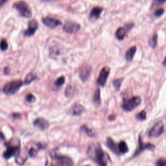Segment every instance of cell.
Here are the masks:
<instances>
[{"label": "cell", "instance_id": "cell-22", "mask_svg": "<svg viewBox=\"0 0 166 166\" xmlns=\"http://www.w3.org/2000/svg\"><path fill=\"white\" fill-rule=\"evenodd\" d=\"M158 44V35L154 34L149 40V45L152 49H155Z\"/></svg>", "mask_w": 166, "mask_h": 166}, {"label": "cell", "instance_id": "cell-29", "mask_svg": "<svg viewBox=\"0 0 166 166\" xmlns=\"http://www.w3.org/2000/svg\"><path fill=\"white\" fill-rule=\"evenodd\" d=\"M64 82H65V77L64 76H61L57 79L55 84L57 86H61L64 84Z\"/></svg>", "mask_w": 166, "mask_h": 166}, {"label": "cell", "instance_id": "cell-1", "mask_svg": "<svg viewBox=\"0 0 166 166\" xmlns=\"http://www.w3.org/2000/svg\"><path fill=\"white\" fill-rule=\"evenodd\" d=\"M88 157L99 166H106L108 164L107 155L104 152L99 144H93L88 147L87 150Z\"/></svg>", "mask_w": 166, "mask_h": 166}, {"label": "cell", "instance_id": "cell-36", "mask_svg": "<svg viewBox=\"0 0 166 166\" xmlns=\"http://www.w3.org/2000/svg\"><path fill=\"white\" fill-rule=\"evenodd\" d=\"M162 65H163L164 66H165V67L166 68V57H165V58H164V61L162 62Z\"/></svg>", "mask_w": 166, "mask_h": 166}, {"label": "cell", "instance_id": "cell-15", "mask_svg": "<svg viewBox=\"0 0 166 166\" xmlns=\"http://www.w3.org/2000/svg\"><path fill=\"white\" fill-rule=\"evenodd\" d=\"M85 112V109L84 106L82 105L78 104V103H75L74 104L72 107L70 109V114H72V115L74 116H79L81 115L82 113H84Z\"/></svg>", "mask_w": 166, "mask_h": 166}, {"label": "cell", "instance_id": "cell-6", "mask_svg": "<svg viewBox=\"0 0 166 166\" xmlns=\"http://www.w3.org/2000/svg\"><path fill=\"white\" fill-rule=\"evenodd\" d=\"M141 99L139 96H134L130 99L124 100L122 105L123 109L126 112H130L134 110L140 105Z\"/></svg>", "mask_w": 166, "mask_h": 166}, {"label": "cell", "instance_id": "cell-30", "mask_svg": "<svg viewBox=\"0 0 166 166\" xmlns=\"http://www.w3.org/2000/svg\"><path fill=\"white\" fill-rule=\"evenodd\" d=\"M0 48L2 51H5L8 48V43L6 40L3 39L0 42Z\"/></svg>", "mask_w": 166, "mask_h": 166}, {"label": "cell", "instance_id": "cell-35", "mask_svg": "<svg viewBox=\"0 0 166 166\" xmlns=\"http://www.w3.org/2000/svg\"><path fill=\"white\" fill-rule=\"evenodd\" d=\"M8 1V0H0V8H1L2 6Z\"/></svg>", "mask_w": 166, "mask_h": 166}, {"label": "cell", "instance_id": "cell-21", "mask_svg": "<svg viewBox=\"0 0 166 166\" xmlns=\"http://www.w3.org/2000/svg\"><path fill=\"white\" fill-rule=\"evenodd\" d=\"M93 101L94 104L96 106H99L101 103V93H100V90L99 88L97 89L93 95Z\"/></svg>", "mask_w": 166, "mask_h": 166}, {"label": "cell", "instance_id": "cell-31", "mask_svg": "<svg viewBox=\"0 0 166 166\" xmlns=\"http://www.w3.org/2000/svg\"><path fill=\"white\" fill-rule=\"evenodd\" d=\"M156 166H166V159L164 158L158 159L156 163Z\"/></svg>", "mask_w": 166, "mask_h": 166}, {"label": "cell", "instance_id": "cell-25", "mask_svg": "<svg viewBox=\"0 0 166 166\" xmlns=\"http://www.w3.org/2000/svg\"><path fill=\"white\" fill-rule=\"evenodd\" d=\"M37 79L36 75H34L33 73H30L27 75L25 79V84L26 85H29L30 83H31L33 81H34L35 79Z\"/></svg>", "mask_w": 166, "mask_h": 166}, {"label": "cell", "instance_id": "cell-37", "mask_svg": "<svg viewBox=\"0 0 166 166\" xmlns=\"http://www.w3.org/2000/svg\"><path fill=\"white\" fill-rule=\"evenodd\" d=\"M45 1H55V0H45Z\"/></svg>", "mask_w": 166, "mask_h": 166}, {"label": "cell", "instance_id": "cell-9", "mask_svg": "<svg viewBox=\"0 0 166 166\" xmlns=\"http://www.w3.org/2000/svg\"><path fill=\"white\" fill-rule=\"evenodd\" d=\"M81 29V26L79 23L72 21H68L63 27V30L68 33L73 34L77 33Z\"/></svg>", "mask_w": 166, "mask_h": 166}, {"label": "cell", "instance_id": "cell-16", "mask_svg": "<svg viewBox=\"0 0 166 166\" xmlns=\"http://www.w3.org/2000/svg\"><path fill=\"white\" fill-rule=\"evenodd\" d=\"M106 145H107L108 147L111 150V151L113 152L117 155H120L119 150H118L117 145L115 143L114 141L111 138H107V140H106Z\"/></svg>", "mask_w": 166, "mask_h": 166}, {"label": "cell", "instance_id": "cell-4", "mask_svg": "<svg viewBox=\"0 0 166 166\" xmlns=\"http://www.w3.org/2000/svg\"><path fill=\"white\" fill-rule=\"evenodd\" d=\"M13 7L19 14L24 18H31L32 16V10L29 5L24 1H19L13 5Z\"/></svg>", "mask_w": 166, "mask_h": 166}, {"label": "cell", "instance_id": "cell-13", "mask_svg": "<svg viewBox=\"0 0 166 166\" xmlns=\"http://www.w3.org/2000/svg\"><path fill=\"white\" fill-rule=\"evenodd\" d=\"M38 27V22L34 20H31L29 22L27 29L24 33L25 36L27 37L33 36V35L35 33V32L37 31Z\"/></svg>", "mask_w": 166, "mask_h": 166}, {"label": "cell", "instance_id": "cell-24", "mask_svg": "<svg viewBox=\"0 0 166 166\" xmlns=\"http://www.w3.org/2000/svg\"><path fill=\"white\" fill-rule=\"evenodd\" d=\"M42 147V146L41 145H38V147L37 148H35V147H31L30 149H29L28 151V155L29 156L31 157H34L35 156H36L37 155V153L38 152V150L40 149H41V148Z\"/></svg>", "mask_w": 166, "mask_h": 166}, {"label": "cell", "instance_id": "cell-38", "mask_svg": "<svg viewBox=\"0 0 166 166\" xmlns=\"http://www.w3.org/2000/svg\"><path fill=\"white\" fill-rule=\"evenodd\" d=\"M87 166H88V165H87Z\"/></svg>", "mask_w": 166, "mask_h": 166}, {"label": "cell", "instance_id": "cell-5", "mask_svg": "<svg viewBox=\"0 0 166 166\" xmlns=\"http://www.w3.org/2000/svg\"><path fill=\"white\" fill-rule=\"evenodd\" d=\"M23 82L20 80L12 81L5 85L3 88V91L7 95L14 94L18 92V90L23 86Z\"/></svg>", "mask_w": 166, "mask_h": 166}, {"label": "cell", "instance_id": "cell-10", "mask_svg": "<svg viewBox=\"0 0 166 166\" xmlns=\"http://www.w3.org/2000/svg\"><path fill=\"white\" fill-rule=\"evenodd\" d=\"M155 149V146L152 144H144L142 142L141 137H139V147L137 150L136 151V152L134 154V157L137 156L139 155L140 153H141L143 151H144L145 149H149L151 151H154V149Z\"/></svg>", "mask_w": 166, "mask_h": 166}, {"label": "cell", "instance_id": "cell-12", "mask_svg": "<svg viewBox=\"0 0 166 166\" xmlns=\"http://www.w3.org/2000/svg\"><path fill=\"white\" fill-rule=\"evenodd\" d=\"M44 24L51 29H54L62 24V22L57 19L51 17H45L42 19Z\"/></svg>", "mask_w": 166, "mask_h": 166}, {"label": "cell", "instance_id": "cell-23", "mask_svg": "<svg viewBox=\"0 0 166 166\" xmlns=\"http://www.w3.org/2000/svg\"><path fill=\"white\" fill-rule=\"evenodd\" d=\"M81 130L86 133L88 136H90V137H95L96 136V134L93 130L88 128L86 125H83L81 127Z\"/></svg>", "mask_w": 166, "mask_h": 166}, {"label": "cell", "instance_id": "cell-27", "mask_svg": "<svg viewBox=\"0 0 166 166\" xmlns=\"http://www.w3.org/2000/svg\"><path fill=\"white\" fill-rule=\"evenodd\" d=\"M75 93V89L72 85H69L67 86L66 91H65V95L68 97H72L73 96V94Z\"/></svg>", "mask_w": 166, "mask_h": 166}, {"label": "cell", "instance_id": "cell-7", "mask_svg": "<svg viewBox=\"0 0 166 166\" xmlns=\"http://www.w3.org/2000/svg\"><path fill=\"white\" fill-rule=\"evenodd\" d=\"M110 72V69L108 66H105L101 69V70L100 71L99 75V77L97 80V84L102 86L104 87L106 85V81L108 79L109 75Z\"/></svg>", "mask_w": 166, "mask_h": 166}, {"label": "cell", "instance_id": "cell-28", "mask_svg": "<svg viewBox=\"0 0 166 166\" xmlns=\"http://www.w3.org/2000/svg\"><path fill=\"white\" fill-rule=\"evenodd\" d=\"M147 117V114L145 110H142L136 116V118L139 121L145 120Z\"/></svg>", "mask_w": 166, "mask_h": 166}, {"label": "cell", "instance_id": "cell-32", "mask_svg": "<svg viewBox=\"0 0 166 166\" xmlns=\"http://www.w3.org/2000/svg\"><path fill=\"white\" fill-rule=\"evenodd\" d=\"M164 13V9H158L157 10H155V16L157 18L160 17L162 15H163Z\"/></svg>", "mask_w": 166, "mask_h": 166}, {"label": "cell", "instance_id": "cell-26", "mask_svg": "<svg viewBox=\"0 0 166 166\" xmlns=\"http://www.w3.org/2000/svg\"><path fill=\"white\" fill-rule=\"evenodd\" d=\"M123 78H118L116 79H114L113 81V86L116 91H119L120 89L121 85L123 81Z\"/></svg>", "mask_w": 166, "mask_h": 166}, {"label": "cell", "instance_id": "cell-17", "mask_svg": "<svg viewBox=\"0 0 166 166\" xmlns=\"http://www.w3.org/2000/svg\"><path fill=\"white\" fill-rule=\"evenodd\" d=\"M103 10V9L101 7H93L90 12V18L91 20H97L100 17V15L101 14Z\"/></svg>", "mask_w": 166, "mask_h": 166}, {"label": "cell", "instance_id": "cell-14", "mask_svg": "<svg viewBox=\"0 0 166 166\" xmlns=\"http://www.w3.org/2000/svg\"><path fill=\"white\" fill-rule=\"evenodd\" d=\"M34 125L40 130H44L49 127V123L47 120L42 117H39L35 120L33 123Z\"/></svg>", "mask_w": 166, "mask_h": 166}, {"label": "cell", "instance_id": "cell-19", "mask_svg": "<svg viewBox=\"0 0 166 166\" xmlns=\"http://www.w3.org/2000/svg\"><path fill=\"white\" fill-rule=\"evenodd\" d=\"M127 30L124 28L120 27L116 32V37L118 40H123L126 36Z\"/></svg>", "mask_w": 166, "mask_h": 166}, {"label": "cell", "instance_id": "cell-20", "mask_svg": "<svg viewBox=\"0 0 166 166\" xmlns=\"http://www.w3.org/2000/svg\"><path fill=\"white\" fill-rule=\"evenodd\" d=\"M117 147L120 155H123V154H125L128 151V148L127 147V145L125 142L123 141H120V143L117 144Z\"/></svg>", "mask_w": 166, "mask_h": 166}, {"label": "cell", "instance_id": "cell-11", "mask_svg": "<svg viewBox=\"0 0 166 166\" xmlns=\"http://www.w3.org/2000/svg\"><path fill=\"white\" fill-rule=\"evenodd\" d=\"M92 72V68L88 64L83 65L79 72V77L82 82H86Z\"/></svg>", "mask_w": 166, "mask_h": 166}, {"label": "cell", "instance_id": "cell-34", "mask_svg": "<svg viewBox=\"0 0 166 166\" xmlns=\"http://www.w3.org/2000/svg\"><path fill=\"white\" fill-rule=\"evenodd\" d=\"M155 3H156L157 5H161L166 2V0H154Z\"/></svg>", "mask_w": 166, "mask_h": 166}, {"label": "cell", "instance_id": "cell-18", "mask_svg": "<svg viewBox=\"0 0 166 166\" xmlns=\"http://www.w3.org/2000/svg\"><path fill=\"white\" fill-rule=\"evenodd\" d=\"M136 51V47L132 46L126 51L125 53V58L127 61H131Z\"/></svg>", "mask_w": 166, "mask_h": 166}, {"label": "cell", "instance_id": "cell-8", "mask_svg": "<svg viewBox=\"0 0 166 166\" xmlns=\"http://www.w3.org/2000/svg\"><path fill=\"white\" fill-rule=\"evenodd\" d=\"M164 123L162 121H158L149 130V136L151 138L158 137L164 132Z\"/></svg>", "mask_w": 166, "mask_h": 166}, {"label": "cell", "instance_id": "cell-3", "mask_svg": "<svg viewBox=\"0 0 166 166\" xmlns=\"http://www.w3.org/2000/svg\"><path fill=\"white\" fill-rule=\"evenodd\" d=\"M51 161L47 160L45 166H73V162L67 156L58 155L57 154L51 155Z\"/></svg>", "mask_w": 166, "mask_h": 166}, {"label": "cell", "instance_id": "cell-2", "mask_svg": "<svg viewBox=\"0 0 166 166\" xmlns=\"http://www.w3.org/2000/svg\"><path fill=\"white\" fill-rule=\"evenodd\" d=\"M6 151L3 152V157L9 159L13 156H17L20 152V141L18 138H13L5 143Z\"/></svg>", "mask_w": 166, "mask_h": 166}, {"label": "cell", "instance_id": "cell-33", "mask_svg": "<svg viewBox=\"0 0 166 166\" xmlns=\"http://www.w3.org/2000/svg\"><path fill=\"white\" fill-rule=\"evenodd\" d=\"M35 99H35V97L31 93L28 94L27 96H26V100H27V101L29 102V103L34 102L35 101Z\"/></svg>", "mask_w": 166, "mask_h": 166}]
</instances>
